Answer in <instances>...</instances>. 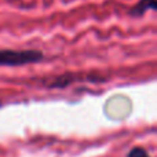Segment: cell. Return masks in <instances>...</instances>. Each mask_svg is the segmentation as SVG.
Wrapping results in <instances>:
<instances>
[{"label":"cell","mask_w":157,"mask_h":157,"mask_svg":"<svg viewBox=\"0 0 157 157\" xmlns=\"http://www.w3.org/2000/svg\"><path fill=\"white\" fill-rule=\"evenodd\" d=\"M156 7H157L156 0H139V2L130 10V14L132 17H136V18H138V17H142L149 10L155 11Z\"/></svg>","instance_id":"2"},{"label":"cell","mask_w":157,"mask_h":157,"mask_svg":"<svg viewBox=\"0 0 157 157\" xmlns=\"http://www.w3.org/2000/svg\"><path fill=\"white\" fill-rule=\"evenodd\" d=\"M128 157H150L149 153L141 146H136V147H132L128 153Z\"/></svg>","instance_id":"3"},{"label":"cell","mask_w":157,"mask_h":157,"mask_svg":"<svg viewBox=\"0 0 157 157\" xmlns=\"http://www.w3.org/2000/svg\"><path fill=\"white\" fill-rule=\"evenodd\" d=\"M44 59L40 50H0V66H22Z\"/></svg>","instance_id":"1"}]
</instances>
